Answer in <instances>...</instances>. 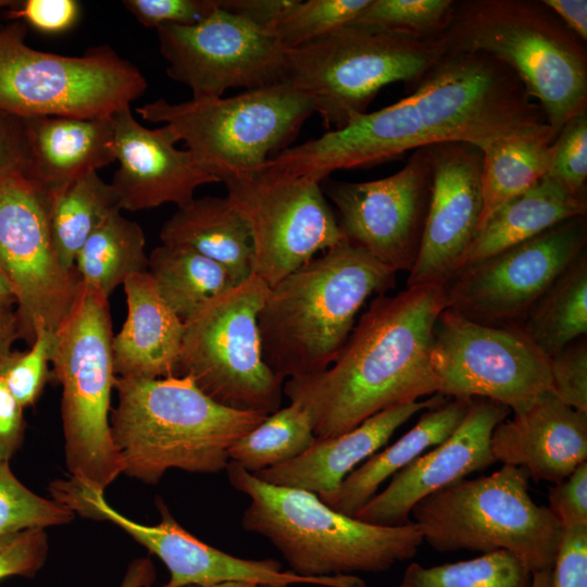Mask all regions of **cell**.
I'll return each mask as SVG.
<instances>
[{
	"label": "cell",
	"mask_w": 587,
	"mask_h": 587,
	"mask_svg": "<svg viewBox=\"0 0 587 587\" xmlns=\"http://www.w3.org/2000/svg\"><path fill=\"white\" fill-rule=\"evenodd\" d=\"M23 410L0 377V461L10 462L24 441Z\"/></svg>",
	"instance_id": "cell-49"
},
{
	"label": "cell",
	"mask_w": 587,
	"mask_h": 587,
	"mask_svg": "<svg viewBox=\"0 0 587 587\" xmlns=\"http://www.w3.org/2000/svg\"><path fill=\"white\" fill-rule=\"evenodd\" d=\"M160 239L217 262L238 284L252 275L251 230L227 196L195 198L178 208L163 224Z\"/></svg>",
	"instance_id": "cell-28"
},
{
	"label": "cell",
	"mask_w": 587,
	"mask_h": 587,
	"mask_svg": "<svg viewBox=\"0 0 587 587\" xmlns=\"http://www.w3.org/2000/svg\"><path fill=\"white\" fill-rule=\"evenodd\" d=\"M437 394L485 398L525 411L551 390L550 358L520 326L492 327L445 309L438 316L430 353Z\"/></svg>",
	"instance_id": "cell-14"
},
{
	"label": "cell",
	"mask_w": 587,
	"mask_h": 587,
	"mask_svg": "<svg viewBox=\"0 0 587 587\" xmlns=\"http://www.w3.org/2000/svg\"><path fill=\"white\" fill-rule=\"evenodd\" d=\"M189 587H195V586H189Z\"/></svg>",
	"instance_id": "cell-59"
},
{
	"label": "cell",
	"mask_w": 587,
	"mask_h": 587,
	"mask_svg": "<svg viewBox=\"0 0 587 587\" xmlns=\"http://www.w3.org/2000/svg\"><path fill=\"white\" fill-rule=\"evenodd\" d=\"M80 7L75 0H25L7 10L13 21L28 23L35 29L57 34L71 28L79 16Z\"/></svg>",
	"instance_id": "cell-46"
},
{
	"label": "cell",
	"mask_w": 587,
	"mask_h": 587,
	"mask_svg": "<svg viewBox=\"0 0 587 587\" xmlns=\"http://www.w3.org/2000/svg\"><path fill=\"white\" fill-rule=\"evenodd\" d=\"M120 212L91 233L75 260L82 285L107 298L130 276L148 271L143 230Z\"/></svg>",
	"instance_id": "cell-32"
},
{
	"label": "cell",
	"mask_w": 587,
	"mask_h": 587,
	"mask_svg": "<svg viewBox=\"0 0 587 587\" xmlns=\"http://www.w3.org/2000/svg\"><path fill=\"white\" fill-rule=\"evenodd\" d=\"M510 413L502 403L471 399L455 430L397 472L354 517L383 526L411 523V511L420 500L496 462L490 451L491 434Z\"/></svg>",
	"instance_id": "cell-21"
},
{
	"label": "cell",
	"mask_w": 587,
	"mask_h": 587,
	"mask_svg": "<svg viewBox=\"0 0 587 587\" xmlns=\"http://www.w3.org/2000/svg\"><path fill=\"white\" fill-rule=\"evenodd\" d=\"M446 309L444 285L378 295L324 371L284 382L283 394L309 415L317 438L334 437L372 415L437 394L430 353Z\"/></svg>",
	"instance_id": "cell-2"
},
{
	"label": "cell",
	"mask_w": 587,
	"mask_h": 587,
	"mask_svg": "<svg viewBox=\"0 0 587 587\" xmlns=\"http://www.w3.org/2000/svg\"><path fill=\"white\" fill-rule=\"evenodd\" d=\"M371 0H298L272 33L292 49L349 25Z\"/></svg>",
	"instance_id": "cell-39"
},
{
	"label": "cell",
	"mask_w": 587,
	"mask_h": 587,
	"mask_svg": "<svg viewBox=\"0 0 587 587\" xmlns=\"http://www.w3.org/2000/svg\"><path fill=\"white\" fill-rule=\"evenodd\" d=\"M127 316L113 337L114 373L118 377L175 376L184 322L160 296L148 272L123 284Z\"/></svg>",
	"instance_id": "cell-25"
},
{
	"label": "cell",
	"mask_w": 587,
	"mask_h": 587,
	"mask_svg": "<svg viewBox=\"0 0 587 587\" xmlns=\"http://www.w3.org/2000/svg\"><path fill=\"white\" fill-rule=\"evenodd\" d=\"M551 391L566 405L587 413V340L576 339L550 358Z\"/></svg>",
	"instance_id": "cell-42"
},
{
	"label": "cell",
	"mask_w": 587,
	"mask_h": 587,
	"mask_svg": "<svg viewBox=\"0 0 587 587\" xmlns=\"http://www.w3.org/2000/svg\"><path fill=\"white\" fill-rule=\"evenodd\" d=\"M48 551V535L42 528L0 536V580L34 576L46 563Z\"/></svg>",
	"instance_id": "cell-43"
},
{
	"label": "cell",
	"mask_w": 587,
	"mask_h": 587,
	"mask_svg": "<svg viewBox=\"0 0 587 587\" xmlns=\"http://www.w3.org/2000/svg\"><path fill=\"white\" fill-rule=\"evenodd\" d=\"M268 286L251 275L184 322L175 376H188L215 402L271 414L284 380L263 359L258 316Z\"/></svg>",
	"instance_id": "cell-12"
},
{
	"label": "cell",
	"mask_w": 587,
	"mask_h": 587,
	"mask_svg": "<svg viewBox=\"0 0 587 587\" xmlns=\"http://www.w3.org/2000/svg\"><path fill=\"white\" fill-rule=\"evenodd\" d=\"M203 587H260V585L249 582H224Z\"/></svg>",
	"instance_id": "cell-56"
},
{
	"label": "cell",
	"mask_w": 587,
	"mask_h": 587,
	"mask_svg": "<svg viewBox=\"0 0 587 587\" xmlns=\"http://www.w3.org/2000/svg\"><path fill=\"white\" fill-rule=\"evenodd\" d=\"M446 399L434 397L385 409L344 434L316 438L295 459L253 473L271 485L297 488L319 497L334 492L357 466L384 447L394 433L415 413Z\"/></svg>",
	"instance_id": "cell-24"
},
{
	"label": "cell",
	"mask_w": 587,
	"mask_h": 587,
	"mask_svg": "<svg viewBox=\"0 0 587 587\" xmlns=\"http://www.w3.org/2000/svg\"><path fill=\"white\" fill-rule=\"evenodd\" d=\"M17 339L20 336L15 308H0V370L12 354Z\"/></svg>",
	"instance_id": "cell-52"
},
{
	"label": "cell",
	"mask_w": 587,
	"mask_h": 587,
	"mask_svg": "<svg viewBox=\"0 0 587 587\" xmlns=\"http://www.w3.org/2000/svg\"><path fill=\"white\" fill-rule=\"evenodd\" d=\"M115 211H121L118 198L97 172L49 193L50 229L63 267L75 270L76 257L87 238Z\"/></svg>",
	"instance_id": "cell-34"
},
{
	"label": "cell",
	"mask_w": 587,
	"mask_h": 587,
	"mask_svg": "<svg viewBox=\"0 0 587 587\" xmlns=\"http://www.w3.org/2000/svg\"><path fill=\"white\" fill-rule=\"evenodd\" d=\"M157 578V571L150 558L133 560L125 572L120 587H151Z\"/></svg>",
	"instance_id": "cell-53"
},
{
	"label": "cell",
	"mask_w": 587,
	"mask_h": 587,
	"mask_svg": "<svg viewBox=\"0 0 587 587\" xmlns=\"http://www.w3.org/2000/svg\"><path fill=\"white\" fill-rule=\"evenodd\" d=\"M470 403L471 399L446 398L426 409L396 442L366 459L334 492L319 498L333 510L354 516L387 478L448 438L464 419Z\"/></svg>",
	"instance_id": "cell-27"
},
{
	"label": "cell",
	"mask_w": 587,
	"mask_h": 587,
	"mask_svg": "<svg viewBox=\"0 0 587 587\" xmlns=\"http://www.w3.org/2000/svg\"><path fill=\"white\" fill-rule=\"evenodd\" d=\"M552 587H587V526L562 529Z\"/></svg>",
	"instance_id": "cell-47"
},
{
	"label": "cell",
	"mask_w": 587,
	"mask_h": 587,
	"mask_svg": "<svg viewBox=\"0 0 587 587\" xmlns=\"http://www.w3.org/2000/svg\"><path fill=\"white\" fill-rule=\"evenodd\" d=\"M437 38L446 52L484 53L512 68L555 137L587 112L586 48L542 1L453 0Z\"/></svg>",
	"instance_id": "cell-6"
},
{
	"label": "cell",
	"mask_w": 587,
	"mask_h": 587,
	"mask_svg": "<svg viewBox=\"0 0 587 587\" xmlns=\"http://www.w3.org/2000/svg\"><path fill=\"white\" fill-rule=\"evenodd\" d=\"M424 148L432 170L430 200L407 287L445 285L477 237L483 211L482 149L460 141Z\"/></svg>",
	"instance_id": "cell-20"
},
{
	"label": "cell",
	"mask_w": 587,
	"mask_h": 587,
	"mask_svg": "<svg viewBox=\"0 0 587 587\" xmlns=\"http://www.w3.org/2000/svg\"><path fill=\"white\" fill-rule=\"evenodd\" d=\"M528 482L524 467L511 465L463 478L420 500L413 522L436 551L507 550L533 573L552 570L562 526L533 500Z\"/></svg>",
	"instance_id": "cell-7"
},
{
	"label": "cell",
	"mask_w": 587,
	"mask_h": 587,
	"mask_svg": "<svg viewBox=\"0 0 587 587\" xmlns=\"http://www.w3.org/2000/svg\"><path fill=\"white\" fill-rule=\"evenodd\" d=\"M555 139L551 128L498 139L483 151V211L479 230L492 213L549 171Z\"/></svg>",
	"instance_id": "cell-30"
},
{
	"label": "cell",
	"mask_w": 587,
	"mask_h": 587,
	"mask_svg": "<svg viewBox=\"0 0 587 587\" xmlns=\"http://www.w3.org/2000/svg\"><path fill=\"white\" fill-rule=\"evenodd\" d=\"M74 514L58 501L32 491L13 474L9 462L0 461V536L67 524Z\"/></svg>",
	"instance_id": "cell-38"
},
{
	"label": "cell",
	"mask_w": 587,
	"mask_h": 587,
	"mask_svg": "<svg viewBox=\"0 0 587 587\" xmlns=\"http://www.w3.org/2000/svg\"><path fill=\"white\" fill-rule=\"evenodd\" d=\"M490 451L496 462L524 467L535 482L558 484L587 461V413L546 390L495 427Z\"/></svg>",
	"instance_id": "cell-23"
},
{
	"label": "cell",
	"mask_w": 587,
	"mask_h": 587,
	"mask_svg": "<svg viewBox=\"0 0 587 587\" xmlns=\"http://www.w3.org/2000/svg\"><path fill=\"white\" fill-rule=\"evenodd\" d=\"M587 251V218L574 217L459 270L446 308L475 323L519 326L555 278Z\"/></svg>",
	"instance_id": "cell-16"
},
{
	"label": "cell",
	"mask_w": 587,
	"mask_h": 587,
	"mask_svg": "<svg viewBox=\"0 0 587 587\" xmlns=\"http://www.w3.org/2000/svg\"><path fill=\"white\" fill-rule=\"evenodd\" d=\"M14 307H16V298L14 290L8 278L0 271V308Z\"/></svg>",
	"instance_id": "cell-54"
},
{
	"label": "cell",
	"mask_w": 587,
	"mask_h": 587,
	"mask_svg": "<svg viewBox=\"0 0 587 587\" xmlns=\"http://www.w3.org/2000/svg\"><path fill=\"white\" fill-rule=\"evenodd\" d=\"M260 587H289V586L284 585V584H265V585H260Z\"/></svg>",
	"instance_id": "cell-58"
},
{
	"label": "cell",
	"mask_w": 587,
	"mask_h": 587,
	"mask_svg": "<svg viewBox=\"0 0 587 587\" xmlns=\"http://www.w3.org/2000/svg\"><path fill=\"white\" fill-rule=\"evenodd\" d=\"M114 155L118 168L111 183L121 210L140 211L175 203L189 204L196 189L220 183L186 149L176 130L163 124L157 128L141 125L125 108L112 116Z\"/></svg>",
	"instance_id": "cell-22"
},
{
	"label": "cell",
	"mask_w": 587,
	"mask_h": 587,
	"mask_svg": "<svg viewBox=\"0 0 587 587\" xmlns=\"http://www.w3.org/2000/svg\"><path fill=\"white\" fill-rule=\"evenodd\" d=\"M223 183L251 230L252 275L268 287L345 240L321 182L313 177L261 170Z\"/></svg>",
	"instance_id": "cell-15"
},
{
	"label": "cell",
	"mask_w": 587,
	"mask_h": 587,
	"mask_svg": "<svg viewBox=\"0 0 587 587\" xmlns=\"http://www.w3.org/2000/svg\"><path fill=\"white\" fill-rule=\"evenodd\" d=\"M123 5L143 26H189L203 21L217 0H124Z\"/></svg>",
	"instance_id": "cell-44"
},
{
	"label": "cell",
	"mask_w": 587,
	"mask_h": 587,
	"mask_svg": "<svg viewBox=\"0 0 587 587\" xmlns=\"http://www.w3.org/2000/svg\"><path fill=\"white\" fill-rule=\"evenodd\" d=\"M171 310L185 322L209 301L238 285L217 262L195 251L161 245L148 255V271Z\"/></svg>",
	"instance_id": "cell-31"
},
{
	"label": "cell",
	"mask_w": 587,
	"mask_h": 587,
	"mask_svg": "<svg viewBox=\"0 0 587 587\" xmlns=\"http://www.w3.org/2000/svg\"><path fill=\"white\" fill-rule=\"evenodd\" d=\"M396 272L342 240L268 288L258 316L263 359L284 382L326 370L374 294L392 289Z\"/></svg>",
	"instance_id": "cell-3"
},
{
	"label": "cell",
	"mask_w": 587,
	"mask_h": 587,
	"mask_svg": "<svg viewBox=\"0 0 587 587\" xmlns=\"http://www.w3.org/2000/svg\"><path fill=\"white\" fill-rule=\"evenodd\" d=\"M26 175L48 193L115 161L112 117L36 116L23 118Z\"/></svg>",
	"instance_id": "cell-26"
},
{
	"label": "cell",
	"mask_w": 587,
	"mask_h": 587,
	"mask_svg": "<svg viewBox=\"0 0 587 587\" xmlns=\"http://www.w3.org/2000/svg\"><path fill=\"white\" fill-rule=\"evenodd\" d=\"M58 334L51 363L62 386L68 478L104 492L124 470L110 427L116 375L109 298L82 285L79 298Z\"/></svg>",
	"instance_id": "cell-9"
},
{
	"label": "cell",
	"mask_w": 587,
	"mask_h": 587,
	"mask_svg": "<svg viewBox=\"0 0 587 587\" xmlns=\"http://www.w3.org/2000/svg\"><path fill=\"white\" fill-rule=\"evenodd\" d=\"M586 213L587 196L572 192L546 174L492 213L463 257L459 270L528 240L561 222L586 216Z\"/></svg>",
	"instance_id": "cell-29"
},
{
	"label": "cell",
	"mask_w": 587,
	"mask_h": 587,
	"mask_svg": "<svg viewBox=\"0 0 587 587\" xmlns=\"http://www.w3.org/2000/svg\"><path fill=\"white\" fill-rule=\"evenodd\" d=\"M400 587H533V572L514 554L497 550L453 563H411Z\"/></svg>",
	"instance_id": "cell-36"
},
{
	"label": "cell",
	"mask_w": 587,
	"mask_h": 587,
	"mask_svg": "<svg viewBox=\"0 0 587 587\" xmlns=\"http://www.w3.org/2000/svg\"><path fill=\"white\" fill-rule=\"evenodd\" d=\"M559 20L582 41L587 40L586 0H542Z\"/></svg>",
	"instance_id": "cell-51"
},
{
	"label": "cell",
	"mask_w": 587,
	"mask_h": 587,
	"mask_svg": "<svg viewBox=\"0 0 587 587\" xmlns=\"http://www.w3.org/2000/svg\"><path fill=\"white\" fill-rule=\"evenodd\" d=\"M552 358L587 333V251L551 284L519 325Z\"/></svg>",
	"instance_id": "cell-33"
},
{
	"label": "cell",
	"mask_w": 587,
	"mask_h": 587,
	"mask_svg": "<svg viewBox=\"0 0 587 587\" xmlns=\"http://www.w3.org/2000/svg\"><path fill=\"white\" fill-rule=\"evenodd\" d=\"M58 338V332L40 328L29 349L25 352L13 350L0 370L1 379L23 409L37 402L49 379L48 364L55 352Z\"/></svg>",
	"instance_id": "cell-40"
},
{
	"label": "cell",
	"mask_w": 587,
	"mask_h": 587,
	"mask_svg": "<svg viewBox=\"0 0 587 587\" xmlns=\"http://www.w3.org/2000/svg\"><path fill=\"white\" fill-rule=\"evenodd\" d=\"M548 128L541 107L505 63L484 53L446 52L408 97L291 146L264 167L322 182L335 171L372 166L429 145L460 141L483 150Z\"/></svg>",
	"instance_id": "cell-1"
},
{
	"label": "cell",
	"mask_w": 587,
	"mask_h": 587,
	"mask_svg": "<svg viewBox=\"0 0 587 587\" xmlns=\"http://www.w3.org/2000/svg\"><path fill=\"white\" fill-rule=\"evenodd\" d=\"M225 470L232 487L250 500L242 528L271 541L297 575L385 572L413 558L423 544L414 522L366 523L333 510L311 491L265 483L233 461Z\"/></svg>",
	"instance_id": "cell-5"
},
{
	"label": "cell",
	"mask_w": 587,
	"mask_h": 587,
	"mask_svg": "<svg viewBox=\"0 0 587 587\" xmlns=\"http://www.w3.org/2000/svg\"><path fill=\"white\" fill-rule=\"evenodd\" d=\"M446 54L438 38L347 25L286 49L284 82L307 95L328 130L345 127L384 86L416 84Z\"/></svg>",
	"instance_id": "cell-8"
},
{
	"label": "cell",
	"mask_w": 587,
	"mask_h": 587,
	"mask_svg": "<svg viewBox=\"0 0 587 587\" xmlns=\"http://www.w3.org/2000/svg\"><path fill=\"white\" fill-rule=\"evenodd\" d=\"M49 490L53 500L72 512L110 521L158 557L170 572V579L162 587H203L224 582L366 587L364 580L355 575L305 577L283 571L280 563L273 559H242L224 552L187 532L177 523L162 499L157 501L159 523L146 525L113 509L105 500L104 492L71 478L54 480Z\"/></svg>",
	"instance_id": "cell-17"
},
{
	"label": "cell",
	"mask_w": 587,
	"mask_h": 587,
	"mask_svg": "<svg viewBox=\"0 0 587 587\" xmlns=\"http://www.w3.org/2000/svg\"><path fill=\"white\" fill-rule=\"evenodd\" d=\"M298 0H217L218 5L272 33Z\"/></svg>",
	"instance_id": "cell-50"
},
{
	"label": "cell",
	"mask_w": 587,
	"mask_h": 587,
	"mask_svg": "<svg viewBox=\"0 0 587 587\" xmlns=\"http://www.w3.org/2000/svg\"><path fill=\"white\" fill-rule=\"evenodd\" d=\"M0 271L14 290L18 336L28 346L40 328H61L82 291L76 268L59 261L49 193L23 172L0 186Z\"/></svg>",
	"instance_id": "cell-13"
},
{
	"label": "cell",
	"mask_w": 587,
	"mask_h": 587,
	"mask_svg": "<svg viewBox=\"0 0 587 587\" xmlns=\"http://www.w3.org/2000/svg\"><path fill=\"white\" fill-rule=\"evenodd\" d=\"M118 402L110 414L123 473L155 485L172 469L213 474L228 450L267 414L224 407L188 376L115 377Z\"/></svg>",
	"instance_id": "cell-4"
},
{
	"label": "cell",
	"mask_w": 587,
	"mask_h": 587,
	"mask_svg": "<svg viewBox=\"0 0 587 587\" xmlns=\"http://www.w3.org/2000/svg\"><path fill=\"white\" fill-rule=\"evenodd\" d=\"M548 502L562 529L587 526V461L548 488Z\"/></svg>",
	"instance_id": "cell-45"
},
{
	"label": "cell",
	"mask_w": 587,
	"mask_h": 587,
	"mask_svg": "<svg viewBox=\"0 0 587 587\" xmlns=\"http://www.w3.org/2000/svg\"><path fill=\"white\" fill-rule=\"evenodd\" d=\"M136 112L172 126L196 160L224 182L258 173L291 147L314 109L307 95L283 82L228 98L180 103L160 98Z\"/></svg>",
	"instance_id": "cell-10"
},
{
	"label": "cell",
	"mask_w": 587,
	"mask_h": 587,
	"mask_svg": "<svg viewBox=\"0 0 587 587\" xmlns=\"http://www.w3.org/2000/svg\"><path fill=\"white\" fill-rule=\"evenodd\" d=\"M432 190L424 147L397 173L362 183L328 182L326 192L339 211L346 240L391 268L411 272L421 248Z\"/></svg>",
	"instance_id": "cell-19"
},
{
	"label": "cell",
	"mask_w": 587,
	"mask_h": 587,
	"mask_svg": "<svg viewBox=\"0 0 587 587\" xmlns=\"http://www.w3.org/2000/svg\"><path fill=\"white\" fill-rule=\"evenodd\" d=\"M170 78L187 86L191 99L220 98L284 82L286 49L273 33L218 5L189 26L155 28Z\"/></svg>",
	"instance_id": "cell-18"
},
{
	"label": "cell",
	"mask_w": 587,
	"mask_h": 587,
	"mask_svg": "<svg viewBox=\"0 0 587 587\" xmlns=\"http://www.w3.org/2000/svg\"><path fill=\"white\" fill-rule=\"evenodd\" d=\"M547 174L572 192L587 196V112L571 118L557 135Z\"/></svg>",
	"instance_id": "cell-41"
},
{
	"label": "cell",
	"mask_w": 587,
	"mask_h": 587,
	"mask_svg": "<svg viewBox=\"0 0 587 587\" xmlns=\"http://www.w3.org/2000/svg\"><path fill=\"white\" fill-rule=\"evenodd\" d=\"M316 438L308 413L290 403L235 441L228 450L229 461L253 474L297 458Z\"/></svg>",
	"instance_id": "cell-35"
},
{
	"label": "cell",
	"mask_w": 587,
	"mask_h": 587,
	"mask_svg": "<svg viewBox=\"0 0 587 587\" xmlns=\"http://www.w3.org/2000/svg\"><path fill=\"white\" fill-rule=\"evenodd\" d=\"M26 24L0 28V111L21 118H109L147 89L142 73L109 47L68 57L25 42Z\"/></svg>",
	"instance_id": "cell-11"
},
{
	"label": "cell",
	"mask_w": 587,
	"mask_h": 587,
	"mask_svg": "<svg viewBox=\"0 0 587 587\" xmlns=\"http://www.w3.org/2000/svg\"><path fill=\"white\" fill-rule=\"evenodd\" d=\"M533 587H552V570L534 572Z\"/></svg>",
	"instance_id": "cell-55"
},
{
	"label": "cell",
	"mask_w": 587,
	"mask_h": 587,
	"mask_svg": "<svg viewBox=\"0 0 587 587\" xmlns=\"http://www.w3.org/2000/svg\"><path fill=\"white\" fill-rule=\"evenodd\" d=\"M28 148L24 121L0 111V186L12 175L26 173Z\"/></svg>",
	"instance_id": "cell-48"
},
{
	"label": "cell",
	"mask_w": 587,
	"mask_h": 587,
	"mask_svg": "<svg viewBox=\"0 0 587 587\" xmlns=\"http://www.w3.org/2000/svg\"><path fill=\"white\" fill-rule=\"evenodd\" d=\"M452 3L453 0H371L349 25L437 38Z\"/></svg>",
	"instance_id": "cell-37"
},
{
	"label": "cell",
	"mask_w": 587,
	"mask_h": 587,
	"mask_svg": "<svg viewBox=\"0 0 587 587\" xmlns=\"http://www.w3.org/2000/svg\"><path fill=\"white\" fill-rule=\"evenodd\" d=\"M18 1L0 0V11L3 9H11L17 4Z\"/></svg>",
	"instance_id": "cell-57"
}]
</instances>
